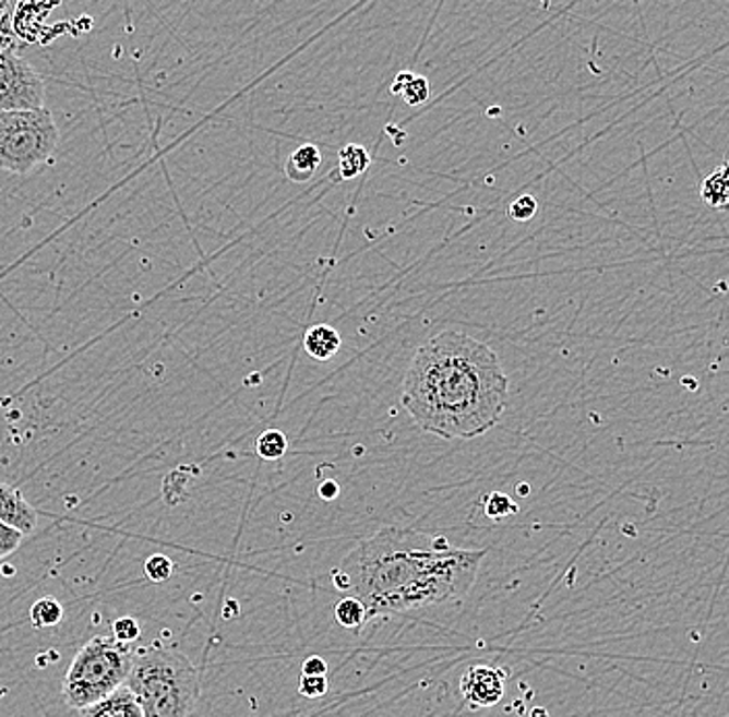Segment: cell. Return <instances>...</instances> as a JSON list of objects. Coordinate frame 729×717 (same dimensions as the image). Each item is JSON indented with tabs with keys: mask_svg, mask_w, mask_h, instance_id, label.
Returning <instances> with one entry per match:
<instances>
[{
	"mask_svg": "<svg viewBox=\"0 0 729 717\" xmlns=\"http://www.w3.org/2000/svg\"><path fill=\"white\" fill-rule=\"evenodd\" d=\"M486 550L452 548L446 537L385 527L332 573L338 591L359 597L367 616L405 614L466 597Z\"/></svg>",
	"mask_w": 729,
	"mask_h": 717,
	"instance_id": "cell-1",
	"label": "cell"
},
{
	"mask_svg": "<svg viewBox=\"0 0 729 717\" xmlns=\"http://www.w3.org/2000/svg\"><path fill=\"white\" fill-rule=\"evenodd\" d=\"M413 421L442 440L479 438L502 419L507 375L498 352L463 332H442L415 352L403 382Z\"/></svg>",
	"mask_w": 729,
	"mask_h": 717,
	"instance_id": "cell-2",
	"label": "cell"
},
{
	"mask_svg": "<svg viewBox=\"0 0 729 717\" xmlns=\"http://www.w3.org/2000/svg\"><path fill=\"white\" fill-rule=\"evenodd\" d=\"M124 684L138 698L143 717H189L202 693L193 661L179 649L158 643L133 652Z\"/></svg>",
	"mask_w": 729,
	"mask_h": 717,
	"instance_id": "cell-3",
	"label": "cell"
},
{
	"mask_svg": "<svg viewBox=\"0 0 729 717\" xmlns=\"http://www.w3.org/2000/svg\"><path fill=\"white\" fill-rule=\"evenodd\" d=\"M133 666V649L112 636L89 638L77 656L73 657L61 695L71 709H83L100 698L108 697L127 682Z\"/></svg>",
	"mask_w": 729,
	"mask_h": 717,
	"instance_id": "cell-4",
	"label": "cell"
},
{
	"mask_svg": "<svg viewBox=\"0 0 729 717\" xmlns=\"http://www.w3.org/2000/svg\"><path fill=\"white\" fill-rule=\"evenodd\" d=\"M59 127L50 110L0 112V170L27 175L48 163L59 147Z\"/></svg>",
	"mask_w": 729,
	"mask_h": 717,
	"instance_id": "cell-5",
	"label": "cell"
},
{
	"mask_svg": "<svg viewBox=\"0 0 729 717\" xmlns=\"http://www.w3.org/2000/svg\"><path fill=\"white\" fill-rule=\"evenodd\" d=\"M46 85L40 73L15 52L0 55V112L36 110L44 106Z\"/></svg>",
	"mask_w": 729,
	"mask_h": 717,
	"instance_id": "cell-6",
	"label": "cell"
},
{
	"mask_svg": "<svg viewBox=\"0 0 729 717\" xmlns=\"http://www.w3.org/2000/svg\"><path fill=\"white\" fill-rule=\"evenodd\" d=\"M461 691L468 707H493L504 698V672L489 666H473L461 680Z\"/></svg>",
	"mask_w": 729,
	"mask_h": 717,
	"instance_id": "cell-7",
	"label": "cell"
},
{
	"mask_svg": "<svg viewBox=\"0 0 729 717\" xmlns=\"http://www.w3.org/2000/svg\"><path fill=\"white\" fill-rule=\"evenodd\" d=\"M0 521L23 535H32L38 527L36 509L23 498V493L0 481Z\"/></svg>",
	"mask_w": 729,
	"mask_h": 717,
	"instance_id": "cell-8",
	"label": "cell"
},
{
	"mask_svg": "<svg viewBox=\"0 0 729 717\" xmlns=\"http://www.w3.org/2000/svg\"><path fill=\"white\" fill-rule=\"evenodd\" d=\"M77 712L80 717H143L142 707L127 684L119 686L108 697L100 698Z\"/></svg>",
	"mask_w": 729,
	"mask_h": 717,
	"instance_id": "cell-9",
	"label": "cell"
},
{
	"mask_svg": "<svg viewBox=\"0 0 729 717\" xmlns=\"http://www.w3.org/2000/svg\"><path fill=\"white\" fill-rule=\"evenodd\" d=\"M304 350L311 359L315 361H327L332 359L340 347H343V338L338 334V330L327 326V324H318L307 330L303 338Z\"/></svg>",
	"mask_w": 729,
	"mask_h": 717,
	"instance_id": "cell-10",
	"label": "cell"
},
{
	"mask_svg": "<svg viewBox=\"0 0 729 717\" xmlns=\"http://www.w3.org/2000/svg\"><path fill=\"white\" fill-rule=\"evenodd\" d=\"M320 166H322V152L318 150V145L304 144L288 156L284 172L292 183H304L318 172Z\"/></svg>",
	"mask_w": 729,
	"mask_h": 717,
	"instance_id": "cell-11",
	"label": "cell"
},
{
	"mask_svg": "<svg viewBox=\"0 0 729 717\" xmlns=\"http://www.w3.org/2000/svg\"><path fill=\"white\" fill-rule=\"evenodd\" d=\"M701 198L709 205L710 210H726L729 202L728 168L726 165L713 170L709 177L703 181Z\"/></svg>",
	"mask_w": 729,
	"mask_h": 717,
	"instance_id": "cell-12",
	"label": "cell"
},
{
	"mask_svg": "<svg viewBox=\"0 0 729 717\" xmlns=\"http://www.w3.org/2000/svg\"><path fill=\"white\" fill-rule=\"evenodd\" d=\"M334 616H336L338 624L343 629H348V631H361L364 624L369 622L363 601L355 595H346L345 599H340L334 608Z\"/></svg>",
	"mask_w": 729,
	"mask_h": 717,
	"instance_id": "cell-13",
	"label": "cell"
},
{
	"mask_svg": "<svg viewBox=\"0 0 729 717\" xmlns=\"http://www.w3.org/2000/svg\"><path fill=\"white\" fill-rule=\"evenodd\" d=\"M371 165V156L363 145L348 144L338 154V170L345 181L357 179Z\"/></svg>",
	"mask_w": 729,
	"mask_h": 717,
	"instance_id": "cell-14",
	"label": "cell"
},
{
	"mask_svg": "<svg viewBox=\"0 0 729 717\" xmlns=\"http://www.w3.org/2000/svg\"><path fill=\"white\" fill-rule=\"evenodd\" d=\"M29 620L36 629H50L57 626L62 620L61 601H57L55 597H41L29 612Z\"/></svg>",
	"mask_w": 729,
	"mask_h": 717,
	"instance_id": "cell-15",
	"label": "cell"
},
{
	"mask_svg": "<svg viewBox=\"0 0 729 717\" xmlns=\"http://www.w3.org/2000/svg\"><path fill=\"white\" fill-rule=\"evenodd\" d=\"M255 451L264 461H278L288 451V440L280 430H267L258 438Z\"/></svg>",
	"mask_w": 729,
	"mask_h": 717,
	"instance_id": "cell-16",
	"label": "cell"
},
{
	"mask_svg": "<svg viewBox=\"0 0 729 717\" xmlns=\"http://www.w3.org/2000/svg\"><path fill=\"white\" fill-rule=\"evenodd\" d=\"M143 571H145V576H147L150 581H154V583H164V581H168V578L172 576V573H175V564H172V560H170L168 555H164V553H154V555H150V558L145 560Z\"/></svg>",
	"mask_w": 729,
	"mask_h": 717,
	"instance_id": "cell-17",
	"label": "cell"
},
{
	"mask_svg": "<svg viewBox=\"0 0 729 717\" xmlns=\"http://www.w3.org/2000/svg\"><path fill=\"white\" fill-rule=\"evenodd\" d=\"M516 513H518V506L506 493H491L486 500V514L493 521H502Z\"/></svg>",
	"mask_w": 729,
	"mask_h": 717,
	"instance_id": "cell-18",
	"label": "cell"
},
{
	"mask_svg": "<svg viewBox=\"0 0 729 717\" xmlns=\"http://www.w3.org/2000/svg\"><path fill=\"white\" fill-rule=\"evenodd\" d=\"M429 96H431V87H429V82L423 75H413L410 82L406 83L403 94H401V98L410 106L426 104Z\"/></svg>",
	"mask_w": 729,
	"mask_h": 717,
	"instance_id": "cell-19",
	"label": "cell"
},
{
	"mask_svg": "<svg viewBox=\"0 0 729 717\" xmlns=\"http://www.w3.org/2000/svg\"><path fill=\"white\" fill-rule=\"evenodd\" d=\"M142 636V626L135 618H119L115 624H112V638L119 641V643H124V645H131L133 641H138Z\"/></svg>",
	"mask_w": 729,
	"mask_h": 717,
	"instance_id": "cell-20",
	"label": "cell"
},
{
	"mask_svg": "<svg viewBox=\"0 0 729 717\" xmlns=\"http://www.w3.org/2000/svg\"><path fill=\"white\" fill-rule=\"evenodd\" d=\"M537 210H539L537 200L527 193V195H521V198H516V200L510 204L507 214H510V218H512V220H516V223H527V220H530V218H535Z\"/></svg>",
	"mask_w": 729,
	"mask_h": 717,
	"instance_id": "cell-21",
	"label": "cell"
},
{
	"mask_svg": "<svg viewBox=\"0 0 729 717\" xmlns=\"http://www.w3.org/2000/svg\"><path fill=\"white\" fill-rule=\"evenodd\" d=\"M23 537L25 535L21 534V531L13 529L11 525H7V523L0 521V560L15 552L20 548Z\"/></svg>",
	"mask_w": 729,
	"mask_h": 717,
	"instance_id": "cell-22",
	"label": "cell"
},
{
	"mask_svg": "<svg viewBox=\"0 0 729 717\" xmlns=\"http://www.w3.org/2000/svg\"><path fill=\"white\" fill-rule=\"evenodd\" d=\"M327 677H309V674H301L299 678V693L307 698L324 697L327 693Z\"/></svg>",
	"mask_w": 729,
	"mask_h": 717,
	"instance_id": "cell-23",
	"label": "cell"
},
{
	"mask_svg": "<svg viewBox=\"0 0 729 717\" xmlns=\"http://www.w3.org/2000/svg\"><path fill=\"white\" fill-rule=\"evenodd\" d=\"M303 674H309V677H325L327 674V664H325L324 657H307L303 661Z\"/></svg>",
	"mask_w": 729,
	"mask_h": 717,
	"instance_id": "cell-24",
	"label": "cell"
},
{
	"mask_svg": "<svg viewBox=\"0 0 729 717\" xmlns=\"http://www.w3.org/2000/svg\"><path fill=\"white\" fill-rule=\"evenodd\" d=\"M318 492H320V498H322V500L332 502V500H336V498L340 495V486H338L334 479H327V481H324V483L318 488Z\"/></svg>",
	"mask_w": 729,
	"mask_h": 717,
	"instance_id": "cell-25",
	"label": "cell"
},
{
	"mask_svg": "<svg viewBox=\"0 0 729 717\" xmlns=\"http://www.w3.org/2000/svg\"><path fill=\"white\" fill-rule=\"evenodd\" d=\"M413 75H415V73H410V71H401V73L396 75L394 83H392V94L401 96V94H403V89H405L406 83L410 82V77H413Z\"/></svg>",
	"mask_w": 729,
	"mask_h": 717,
	"instance_id": "cell-26",
	"label": "cell"
},
{
	"mask_svg": "<svg viewBox=\"0 0 729 717\" xmlns=\"http://www.w3.org/2000/svg\"><path fill=\"white\" fill-rule=\"evenodd\" d=\"M530 717H547V712L546 709H541V707H535Z\"/></svg>",
	"mask_w": 729,
	"mask_h": 717,
	"instance_id": "cell-27",
	"label": "cell"
}]
</instances>
